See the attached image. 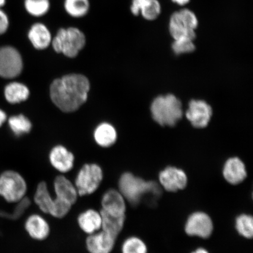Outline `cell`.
<instances>
[{
	"label": "cell",
	"mask_w": 253,
	"mask_h": 253,
	"mask_svg": "<svg viewBox=\"0 0 253 253\" xmlns=\"http://www.w3.org/2000/svg\"><path fill=\"white\" fill-rule=\"evenodd\" d=\"M212 221L207 213L198 211L188 218L185 225V232L188 235L207 239L213 232Z\"/></svg>",
	"instance_id": "10"
},
{
	"label": "cell",
	"mask_w": 253,
	"mask_h": 253,
	"mask_svg": "<svg viewBox=\"0 0 253 253\" xmlns=\"http://www.w3.org/2000/svg\"><path fill=\"white\" fill-rule=\"evenodd\" d=\"M6 0H0V8L4 6L5 4Z\"/></svg>",
	"instance_id": "37"
},
{
	"label": "cell",
	"mask_w": 253,
	"mask_h": 253,
	"mask_svg": "<svg viewBox=\"0 0 253 253\" xmlns=\"http://www.w3.org/2000/svg\"><path fill=\"white\" fill-rule=\"evenodd\" d=\"M49 161L53 169L63 174L70 172L74 168L75 157L65 147L58 145L50 151Z\"/></svg>",
	"instance_id": "15"
},
{
	"label": "cell",
	"mask_w": 253,
	"mask_h": 253,
	"mask_svg": "<svg viewBox=\"0 0 253 253\" xmlns=\"http://www.w3.org/2000/svg\"><path fill=\"white\" fill-rule=\"evenodd\" d=\"M144 0H132L131 6V11L132 14L138 15L140 12V9Z\"/></svg>",
	"instance_id": "33"
},
{
	"label": "cell",
	"mask_w": 253,
	"mask_h": 253,
	"mask_svg": "<svg viewBox=\"0 0 253 253\" xmlns=\"http://www.w3.org/2000/svg\"><path fill=\"white\" fill-rule=\"evenodd\" d=\"M236 228L240 235L247 239H252L253 236V219L252 216L242 214L237 217Z\"/></svg>",
	"instance_id": "27"
},
{
	"label": "cell",
	"mask_w": 253,
	"mask_h": 253,
	"mask_svg": "<svg viewBox=\"0 0 253 253\" xmlns=\"http://www.w3.org/2000/svg\"><path fill=\"white\" fill-rule=\"evenodd\" d=\"M55 197L62 199L74 205L79 197L74 183L63 175L57 176L53 181Z\"/></svg>",
	"instance_id": "16"
},
{
	"label": "cell",
	"mask_w": 253,
	"mask_h": 253,
	"mask_svg": "<svg viewBox=\"0 0 253 253\" xmlns=\"http://www.w3.org/2000/svg\"><path fill=\"white\" fill-rule=\"evenodd\" d=\"M23 60L18 50L11 46L0 48V77L14 78L23 69Z\"/></svg>",
	"instance_id": "8"
},
{
	"label": "cell",
	"mask_w": 253,
	"mask_h": 253,
	"mask_svg": "<svg viewBox=\"0 0 253 253\" xmlns=\"http://www.w3.org/2000/svg\"><path fill=\"white\" fill-rule=\"evenodd\" d=\"M78 224L80 229L88 235L102 230V218L100 211L88 209L79 214Z\"/></svg>",
	"instance_id": "17"
},
{
	"label": "cell",
	"mask_w": 253,
	"mask_h": 253,
	"mask_svg": "<svg viewBox=\"0 0 253 253\" xmlns=\"http://www.w3.org/2000/svg\"><path fill=\"white\" fill-rule=\"evenodd\" d=\"M104 212L113 215H126V200L118 190L111 189L104 193L101 199Z\"/></svg>",
	"instance_id": "14"
},
{
	"label": "cell",
	"mask_w": 253,
	"mask_h": 253,
	"mask_svg": "<svg viewBox=\"0 0 253 253\" xmlns=\"http://www.w3.org/2000/svg\"><path fill=\"white\" fill-rule=\"evenodd\" d=\"M28 36L31 43L37 49H45L52 42L51 34L43 23H37L32 25Z\"/></svg>",
	"instance_id": "19"
},
{
	"label": "cell",
	"mask_w": 253,
	"mask_h": 253,
	"mask_svg": "<svg viewBox=\"0 0 253 253\" xmlns=\"http://www.w3.org/2000/svg\"><path fill=\"white\" fill-rule=\"evenodd\" d=\"M198 25L197 16L188 9L173 13L169 21V32L174 40L188 39L194 40Z\"/></svg>",
	"instance_id": "7"
},
{
	"label": "cell",
	"mask_w": 253,
	"mask_h": 253,
	"mask_svg": "<svg viewBox=\"0 0 253 253\" xmlns=\"http://www.w3.org/2000/svg\"><path fill=\"white\" fill-rule=\"evenodd\" d=\"M122 253H147L146 245L142 240L136 237L126 239L122 245Z\"/></svg>",
	"instance_id": "29"
},
{
	"label": "cell",
	"mask_w": 253,
	"mask_h": 253,
	"mask_svg": "<svg viewBox=\"0 0 253 253\" xmlns=\"http://www.w3.org/2000/svg\"><path fill=\"white\" fill-rule=\"evenodd\" d=\"M117 137L115 128L108 123H102L97 126L94 132L95 141L102 147L112 146L115 143Z\"/></svg>",
	"instance_id": "22"
},
{
	"label": "cell",
	"mask_w": 253,
	"mask_h": 253,
	"mask_svg": "<svg viewBox=\"0 0 253 253\" xmlns=\"http://www.w3.org/2000/svg\"><path fill=\"white\" fill-rule=\"evenodd\" d=\"M192 253H209V252L204 249L200 248L197 250V251Z\"/></svg>",
	"instance_id": "36"
},
{
	"label": "cell",
	"mask_w": 253,
	"mask_h": 253,
	"mask_svg": "<svg viewBox=\"0 0 253 253\" xmlns=\"http://www.w3.org/2000/svg\"><path fill=\"white\" fill-rule=\"evenodd\" d=\"M9 20L5 12L0 9V35L4 34L8 30Z\"/></svg>",
	"instance_id": "32"
},
{
	"label": "cell",
	"mask_w": 253,
	"mask_h": 253,
	"mask_svg": "<svg viewBox=\"0 0 253 253\" xmlns=\"http://www.w3.org/2000/svg\"><path fill=\"white\" fill-rule=\"evenodd\" d=\"M212 116V109L204 100H192L186 112V118L196 128L207 126Z\"/></svg>",
	"instance_id": "9"
},
{
	"label": "cell",
	"mask_w": 253,
	"mask_h": 253,
	"mask_svg": "<svg viewBox=\"0 0 253 253\" xmlns=\"http://www.w3.org/2000/svg\"><path fill=\"white\" fill-rule=\"evenodd\" d=\"M30 91L24 84L17 82L9 84L5 88V96L9 103H18L26 100Z\"/></svg>",
	"instance_id": "23"
},
{
	"label": "cell",
	"mask_w": 253,
	"mask_h": 253,
	"mask_svg": "<svg viewBox=\"0 0 253 253\" xmlns=\"http://www.w3.org/2000/svg\"><path fill=\"white\" fill-rule=\"evenodd\" d=\"M119 191L126 201L132 205H137L145 196L158 197L161 191L154 182H148L129 172L123 173L119 181Z\"/></svg>",
	"instance_id": "2"
},
{
	"label": "cell",
	"mask_w": 253,
	"mask_h": 253,
	"mask_svg": "<svg viewBox=\"0 0 253 253\" xmlns=\"http://www.w3.org/2000/svg\"><path fill=\"white\" fill-rule=\"evenodd\" d=\"M159 179L161 185L169 192H176L184 189L188 183L185 172L173 167H167L161 171Z\"/></svg>",
	"instance_id": "11"
},
{
	"label": "cell",
	"mask_w": 253,
	"mask_h": 253,
	"mask_svg": "<svg viewBox=\"0 0 253 253\" xmlns=\"http://www.w3.org/2000/svg\"><path fill=\"white\" fill-rule=\"evenodd\" d=\"M104 173L102 168L96 164H86L76 176L74 184L79 196L94 194L102 184Z\"/></svg>",
	"instance_id": "6"
},
{
	"label": "cell",
	"mask_w": 253,
	"mask_h": 253,
	"mask_svg": "<svg viewBox=\"0 0 253 253\" xmlns=\"http://www.w3.org/2000/svg\"><path fill=\"white\" fill-rule=\"evenodd\" d=\"M8 123L12 131L17 135L28 133L32 127L30 120L23 115L12 116L9 119Z\"/></svg>",
	"instance_id": "26"
},
{
	"label": "cell",
	"mask_w": 253,
	"mask_h": 253,
	"mask_svg": "<svg viewBox=\"0 0 253 253\" xmlns=\"http://www.w3.org/2000/svg\"><path fill=\"white\" fill-rule=\"evenodd\" d=\"M28 185L21 173L13 170L0 173V197L9 204H17L26 197Z\"/></svg>",
	"instance_id": "5"
},
{
	"label": "cell",
	"mask_w": 253,
	"mask_h": 253,
	"mask_svg": "<svg viewBox=\"0 0 253 253\" xmlns=\"http://www.w3.org/2000/svg\"><path fill=\"white\" fill-rule=\"evenodd\" d=\"M140 12L145 20H156L161 13V5L158 0H144Z\"/></svg>",
	"instance_id": "28"
},
{
	"label": "cell",
	"mask_w": 253,
	"mask_h": 253,
	"mask_svg": "<svg viewBox=\"0 0 253 253\" xmlns=\"http://www.w3.org/2000/svg\"><path fill=\"white\" fill-rule=\"evenodd\" d=\"M89 89V82L84 76L68 75L52 82L50 98L63 112H73L86 102Z\"/></svg>",
	"instance_id": "1"
},
{
	"label": "cell",
	"mask_w": 253,
	"mask_h": 253,
	"mask_svg": "<svg viewBox=\"0 0 253 253\" xmlns=\"http://www.w3.org/2000/svg\"><path fill=\"white\" fill-rule=\"evenodd\" d=\"M190 0H172V1L179 5H184L188 4Z\"/></svg>",
	"instance_id": "35"
},
{
	"label": "cell",
	"mask_w": 253,
	"mask_h": 253,
	"mask_svg": "<svg viewBox=\"0 0 253 253\" xmlns=\"http://www.w3.org/2000/svg\"><path fill=\"white\" fill-rule=\"evenodd\" d=\"M25 230L31 238L43 241L50 235L49 224L45 218L38 213L30 215L24 223Z\"/></svg>",
	"instance_id": "12"
},
{
	"label": "cell",
	"mask_w": 253,
	"mask_h": 253,
	"mask_svg": "<svg viewBox=\"0 0 253 253\" xmlns=\"http://www.w3.org/2000/svg\"><path fill=\"white\" fill-rule=\"evenodd\" d=\"M89 0H65V11L71 17L79 18L84 17L89 11Z\"/></svg>",
	"instance_id": "24"
},
{
	"label": "cell",
	"mask_w": 253,
	"mask_h": 253,
	"mask_svg": "<svg viewBox=\"0 0 253 253\" xmlns=\"http://www.w3.org/2000/svg\"><path fill=\"white\" fill-rule=\"evenodd\" d=\"M7 119V116L5 112L0 109V126H2Z\"/></svg>",
	"instance_id": "34"
},
{
	"label": "cell",
	"mask_w": 253,
	"mask_h": 253,
	"mask_svg": "<svg viewBox=\"0 0 253 253\" xmlns=\"http://www.w3.org/2000/svg\"><path fill=\"white\" fill-rule=\"evenodd\" d=\"M53 49L69 58H75L86 44V37L78 28H61L52 40Z\"/></svg>",
	"instance_id": "4"
},
{
	"label": "cell",
	"mask_w": 253,
	"mask_h": 253,
	"mask_svg": "<svg viewBox=\"0 0 253 253\" xmlns=\"http://www.w3.org/2000/svg\"><path fill=\"white\" fill-rule=\"evenodd\" d=\"M16 207L12 213H8L5 212H0V216L9 218L11 219H17L23 215L27 209L31 205V201L27 197L18 202Z\"/></svg>",
	"instance_id": "31"
},
{
	"label": "cell",
	"mask_w": 253,
	"mask_h": 253,
	"mask_svg": "<svg viewBox=\"0 0 253 253\" xmlns=\"http://www.w3.org/2000/svg\"><path fill=\"white\" fill-rule=\"evenodd\" d=\"M102 218V230L111 236L118 238L124 227L126 215H113L100 211Z\"/></svg>",
	"instance_id": "21"
},
{
	"label": "cell",
	"mask_w": 253,
	"mask_h": 253,
	"mask_svg": "<svg viewBox=\"0 0 253 253\" xmlns=\"http://www.w3.org/2000/svg\"><path fill=\"white\" fill-rule=\"evenodd\" d=\"M34 201L41 211L51 216L55 206V198L50 195L48 186L45 182H41L37 185Z\"/></svg>",
	"instance_id": "20"
},
{
	"label": "cell",
	"mask_w": 253,
	"mask_h": 253,
	"mask_svg": "<svg viewBox=\"0 0 253 253\" xmlns=\"http://www.w3.org/2000/svg\"><path fill=\"white\" fill-rule=\"evenodd\" d=\"M151 111L155 121L162 126H173L183 115L181 101L171 94L156 97L151 104Z\"/></svg>",
	"instance_id": "3"
},
{
	"label": "cell",
	"mask_w": 253,
	"mask_h": 253,
	"mask_svg": "<svg viewBox=\"0 0 253 253\" xmlns=\"http://www.w3.org/2000/svg\"><path fill=\"white\" fill-rule=\"evenodd\" d=\"M25 8L31 15L41 17L46 15L49 11V0H25Z\"/></svg>",
	"instance_id": "25"
},
{
	"label": "cell",
	"mask_w": 253,
	"mask_h": 253,
	"mask_svg": "<svg viewBox=\"0 0 253 253\" xmlns=\"http://www.w3.org/2000/svg\"><path fill=\"white\" fill-rule=\"evenodd\" d=\"M116 238L101 230L88 235L86 246L89 253H111L115 246Z\"/></svg>",
	"instance_id": "13"
},
{
	"label": "cell",
	"mask_w": 253,
	"mask_h": 253,
	"mask_svg": "<svg viewBox=\"0 0 253 253\" xmlns=\"http://www.w3.org/2000/svg\"><path fill=\"white\" fill-rule=\"evenodd\" d=\"M173 51L176 55L183 54L194 52L195 46L193 40L188 39L175 40L172 43Z\"/></svg>",
	"instance_id": "30"
},
{
	"label": "cell",
	"mask_w": 253,
	"mask_h": 253,
	"mask_svg": "<svg viewBox=\"0 0 253 253\" xmlns=\"http://www.w3.org/2000/svg\"><path fill=\"white\" fill-rule=\"evenodd\" d=\"M223 175L231 184H239L244 181L247 176L245 164L239 158H230L224 164Z\"/></svg>",
	"instance_id": "18"
}]
</instances>
